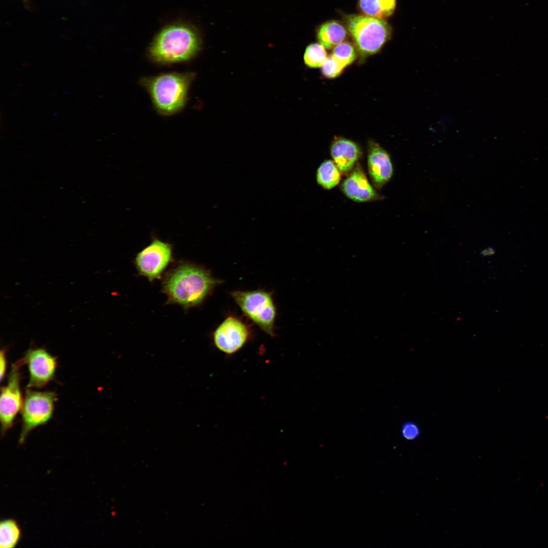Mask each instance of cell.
I'll list each match as a JSON object with an SVG mask.
<instances>
[{
    "label": "cell",
    "instance_id": "1",
    "mask_svg": "<svg viewBox=\"0 0 548 548\" xmlns=\"http://www.w3.org/2000/svg\"><path fill=\"white\" fill-rule=\"evenodd\" d=\"M222 282L202 266L180 261L164 274L162 290L166 304H177L187 310L202 304Z\"/></svg>",
    "mask_w": 548,
    "mask_h": 548
},
{
    "label": "cell",
    "instance_id": "2",
    "mask_svg": "<svg viewBox=\"0 0 548 548\" xmlns=\"http://www.w3.org/2000/svg\"><path fill=\"white\" fill-rule=\"evenodd\" d=\"M201 47L200 39L190 25L175 23L163 28L148 49L150 59L159 64L187 61L194 57Z\"/></svg>",
    "mask_w": 548,
    "mask_h": 548
},
{
    "label": "cell",
    "instance_id": "3",
    "mask_svg": "<svg viewBox=\"0 0 548 548\" xmlns=\"http://www.w3.org/2000/svg\"><path fill=\"white\" fill-rule=\"evenodd\" d=\"M194 73L169 72L142 78L141 85L150 95L157 112L171 116L185 106Z\"/></svg>",
    "mask_w": 548,
    "mask_h": 548
},
{
    "label": "cell",
    "instance_id": "4",
    "mask_svg": "<svg viewBox=\"0 0 548 548\" xmlns=\"http://www.w3.org/2000/svg\"><path fill=\"white\" fill-rule=\"evenodd\" d=\"M346 24L361 58L379 51L392 34V28L385 19L365 15H348Z\"/></svg>",
    "mask_w": 548,
    "mask_h": 548
},
{
    "label": "cell",
    "instance_id": "5",
    "mask_svg": "<svg viewBox=\"0 0 548 548\" xmlns=\"http://www.w3.org/2000/svg\"><path fill=\"white\" fill-rule=\"evenodd\" d=\"M230 295L245 315L267 334L276 335L277 311L271 293L262 290H235Z\"/></svg>",
    "mask_w": 548,
    "mask_h": 548
},
{
    "label": "cell",
    "instance_id": "6",
    "mask_svg": "<svg viewBox=\"0 0 548 548\" xmlns=\"http://www.w3.org/2000/svg\"><path fill=\"white\" fill-rule=\"evenodd\" d=\"M56 394L52 391H38L27 388L21 409L22 425L19 442L22 443L29 433L47 423L52 418Z\"/></svg>",
    "mask_w": 548,
    "mask_h": 548
},
{
    "label": "cell",
    "instance_id": "7",
    "mask_svg": "<svg viewBox=\"0 0 548 548\" xmlns=\"http://www.w3.org/2000/svg\"><path fill=\"white\" fill-rule=\"evenodd\" d=\"M172 260V245L154 238L137 253L134 264L139 275L151 282L162 278Z\"/></svg>",
    "mask_w": 548,
    "mask_h": 548
},
{
    "label": "cell",
    "instance_id": "8",
    "mask_svg": "<svg viewBox=\"0 0 548 548\" xmlns=\"http://www.w3.org/2000/svg\"><path fill=\"white\" fill-rule=\"evenodd\" d=\"M23 364L22 358L12 364L7 384L1 388L0 420L3 434L12 427L14 419L22 406L20 384V370Z\"/></svg>",
    "mask_w": 548,
    "mask_h": 548
},
{
    "label": "cell",
    "instance_id": "9",
    "mask_svg": "<svg viewBox=\"0 0 548 548\" xmlns=\"http://www.w3.org/2000/svg\"><path fill=\"white\" fill-rule=\"evenodd\" d=\"M248 326L239 318L230 316L225 319L213 333L215 347L222 353L231 355L237 352L251 337Z\"/></svg>",
    "mask_w": 548,
    "mask_h": 548
},
{
    "label": "cell",
    "instance_id": "10",
    "mask_svg": "<svg viewBox=\"0 0 548 548\" xmlns=\"http://www.w3.org/2000/svg\"><path fill=\"white\" fill-rule=\"evenodd\" d=\"M27 365L29 380L26 387L42 388L53 380L57 367V359L42 348L28 349L22 358Z\"/></svg>",
    "mask_w": 548,
    "mask_h": 548
},
{
    "label": "cell",
    "instance_id": "11",
    "mask_svg": "<svg viewBox=\"0 0 548 548\" xmlns=\"http://www.w3.org/2000/svg\"><path fill=\"white\" fill-rule=\"evenodd\" d=\"M367 165L369 174L376 186H383L393 175V166L389 154L374 142L370 144Z\"/></svg>",
    "mask_w": 548,
    "mask_h": 548
},
{
    "label": "cell",
    "instance_id": "12",
    "mask_svg": "<svg viewBox=\"0 0 548 548\" xmlns=\"http://www.w3.org/2000/svg\"><path fill=\"white\" fill-rule=\"evenodd\" d=\"M342 190L350 199L365 202L374 199L376 194L360 167H356L342 184Z\"/></svg>",
    "mask_w": 548,
    "mask_h": 548
},
{
    "label": "cell",
    "instance_id": "13",
    "mask_svg": "<svg viewBox=\"0 0 548 548\" xmlns=\"http://www.w3.org/2000/svg\"><path fill=\"white\" fill-rule=\"evenodd\" d=\"M330 153L333 161L341 172L347 173L353 167L358 159L360 150L354 142L338 138L332 143Z\"/></svg>",
    "mask_w": 548,
    "mask_h": 548
},
{
    "label": "cell",
    "instance_id": "14",
    "mask_svg": "<svg viewBox=\"0 0 548 548\" xmlns=\"http://www.w3.org/2000/svg\"><path fill=\"white\" fill-rule=\"evenodd\" d=\"M347 35L346 27L335 20L328 21L322 24L317 33L319 43L327 49H330L342 42Z\"/></svg>",
    "mask_w": 548,
    "mask_h": 548
},
{
    "label": "cell",
    "instance_id": "15",
    "mask_svg": "<svg viewBox=\"0 0 548 548\" xmlns=\"http://www.w3.org/2000/svg\"><path fill=\"white\" fill-rule=\"evenodd\" d=\"M396 0H359L358 7L363 15L385 19L394 12Z\"/></svg>",
    "mask_w": 548,
    "mask_h": 548
},
{
    "label": "cell",
    "instance_id": "16",
    "mask_svg": "<svg viewBox=\"0 0 548 548\" xmlns=\"http://www.w3.org/2000/svg\"><path fill=\"white\" fill-rule=\"evenodd\" d=\"M340 171L334 161L323 162L317 172V181L323 188L330 189L336 186L340 179Z\"/></svg>",
    "mask_w": 548,
    "mask_h": 548
},
{
    "label": "cell",
    "instance_id": "17",
    "mask_svg": "<svg viewBox=\"0 0 548 548\" xmlns=\"http://www.w3.org/2000/svg\"><path fill=\"white\" fill-rule=\"evenodd\" d=\"M0 524L1 547H14L21 537V531L18 524L13 519L3 520Z\"/></svg>",
    "mask_w": 548,
    "mask_h": 548
},
{
    "label": "cell",
    "instance_id": "18",
    "mask_svg": "<svg viewBox=\"0 0 548 548\" xmlns=\"http://www.w3.org/2000/svg\"><path fill=\"white\" fill-rule=\"evenodd\" d=\"M325 47L320 43H312L306 48L303 59L305 65L312 68L321 67L326 59Z\"/></svg>",
    "mask_w": 548,
    "mask_h": 548
},
{
    "label": "cell",
    "instance_id": "19",
    "mask_svg": "<svg viewBox=\"0 0 548 548\" xmlns=\"http://www.w3.org/2000/svg\"><path fill=\"white\" fill-rule=\"evenodd\" d=\"M356 51L350 42L343 41L333 47L331 55L345 68L355 60Z\"/></svg>",
    "mask_w": 548,
    "mask_h": 548
},
{
    "label": "cell",
    "instance_id": "20",
    "mask_svg": "<svg viewBox=\"0 0 548 548\" xmlns=\"http://www.w3.org/2000/svg\"><path fill=\"white\" fill-rule=\"evenodd\" d=\"M321 67L322 74L328 78L338 76L344 68L332 55L327 57Z\"/></svg>",
    "mask_w": 548,
    "mask_h": 548
},
{
    "label": "cell",
    "instance_id": "21",
    "mask_svg": "<svg viewBox=\"0 0 548 548\" xmlns=\"http://www.w3.org/2000/svg\"><path fill=\"white\" fill-rule=\"evenodd\" d=\"M401 435L403 438L408 440L417 439L420 433L418 426L413 422L404 423L401 429Z\"/></svg>",
    "mask_w": 548,
    "mask_h": 548
},
{
    "label": "cell",
    "instance_id": "22",
    "mask_svg": "<svg viewBox=\"0 0 548 548\" xmlns=\"http://www.w3.org/2000/svg\"><path fill=\"white\" fill-rule=\"evenodd\" d=\"M6 353L5 349H3L1 350L0 353V379L1 381L5 377L6 370L7 360Z\"/></svg>",
    "mask_w": 548,
    "mask_h": 548
},
{
    "label": "cell",
    "instance_id": "23",
    "mask_svg": "<svg viewBox=\"0 0 548 548\" xmlns=\"http://www.w3.org/2000/svg\"><path fill=\"white\" fill-rule=\"evenodd\" d=\"M495 250L494 248L489 247L480 253V255L482 257H488L493 255L495 254Z\"/></svg>",
    "mask_w": 548,
    "mask_h": 548
}]
</instances>
